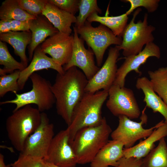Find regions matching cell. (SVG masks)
<instances>
[{
    "mask_svg": "<svg viewBox=\"0 0 167 167\" xmlns=\"http://www.w3.org/2000/svg\"><path fill=\"white\" fill-rule=\"evenodd\" d=\"M88 82L83 72L73 66L64 73H58L52 85L57 113L68 126L71 122L75 108L85 93Z\"/></svg>",
    "mask_w": 167,
    "mask_h": 167,
    "instance_id": "1",
    "label": "cell"
},
{
    "mask_svg": "<svg viewBox=\"0 0 167 167\" xmlns=\"http://www.w3.org/2000/svg\"><path fill=\"white\" fill-rule=\"evenodd\" d=\"M108 96V91L104 90L94 93L85 92L75 108L71 122L66 128L71 144L79 130L101 123L104 118L102 108Z\"/></svg>",
    "mask_w": 167,
    "mask_h": 167,
    "instance_id": "2",
    "label": "cell"
},
{
    "mask_svg": "<svg viewBox=\"0 0 167 167\" xmlns=\"http://www.w3.org/2000/svg\"><path fill=\"white\" fill-rule=\"evenodd\" d=\"M112 131L105 117L99 125L85 127L79 130L71 144L78 164L90 163L109 141Z\"/></svg>",
    "mask_w": 167,
    "mask_h": 167,
    "instance_id": "3",
    "label": "cell"
},
{
    "mask_svg": "<svg viewBox=\"0 0 167 167\" xmlns=\"http://www.w3.org/2000/svg\"><path fill=\"white\" fill-rule=\"evenodd\" d=\"M41 113L30 105L13 111L6 119V129L11 144L21 152L27 138L40 125Z\"/></svg>",
    "mask_w": 167,
    "mask_h": 167,
    "instance_id": "4",
    "label": "cell"
},
{
    "mask_svg": "<svg viewBox=\"0 0 167 167\" xmlns=\"http://www.w3.org/2000/svg\"><path fill=\"white\" fill-rule=\"evenodd\" d=\"M32 83L30 91L23 93H15V98L11 100L0 102L1 105L14 104L16 107L15 111L27 105L35 104L40 112L48 110L55 103V99L51 89L49 81L40 75L34 73L29 78Z\"/></svg>",
    "mask_w": 167,
    "mask_h": 167,
    "instance_id": "5",
    "label": "cell"
},
{
    "mask_svg": "<svg viewBox=\"0 0 167 167\" xmlns=\"http://www.w3.org/2000/svg\"><path fill=\"white\" fill-rule=\"evenodd\" d=\"M141 10L139 8L134 12L131 20L123 31L121 45H116L119 50H122V54L126 57L138 54L142 50L144 45L153 42L154 39L152 32L155 28L148 24L147 13L145 14L143 20L135 22Z\"/></svg>",
    "mask_w": 167,
    "mask_h": 167,
    "instance_id": "6",
    "label": "cell"
},
{
    "mask_svg": "<svg viewBox=\"0 0 167 167\" xmlns=\"http://www.w3.org/2000/svg\"><path fill=\"white\" fill-rule=\"evenodd\" d=\"M75 27L80 37L92 49L96 57L97 65L99 67L101 66L108 48L112 45H120L122 42V37L116 36L109 29L101 24L94 27L87 20L81 27Z\"/></svg>",
    "mask_w": 167,
    "mask_h": 167,
    "instance_id": "7",
    "label": "cell"
},
{
    "mask_svg": "<svg viewBox=\"0 0 167 167\" xmlns=\"http://www.w3.org/2000/svg\"><path fill=\"white\" fill-rule=\"evenodd\" d=\"M145 109L142 111L139 122L133 121L125 116H119L118 125L110 135L112 140L121 142L124 148H128L133 146L138 140L149 136L158 126V123L149 129L143 127V125L148 120Z\"/></svg>",
    "mask_w": 167,
    "mask_h": 167,
    "instance_id": "8",
    "label": "cell"
},
{
    "mask_svg": "<svg viewBox=\"0 0 167 167\" xmlns=\"http://www.w3.org/2000/svg\"><path fill=\"white\" fill-rule=\"evenodd\" d=\"M108 97L106 105L114 116H125L131 119L140 116L139 108L131 89L113 84L108 91Z\"/></svg>",
    "mask_w": 167,
    "mask_h": 167,
    "instance_id": "9",
    "label": "cell"
},
{
    "mask_svg": "<svg viewBox=\"0 0 167 167\" xmlns=\"http://www.w3.org/2000/svg\"><path fill=\"white\" fill-rule=\"evenodd\" d=\"M54 136V124L50 122L45 113H41L40 125L27 138L20 154L44 159Z\"/></svg>",
    "mask_w": 167,
    "mask_h": 167,
    "instance_id": "10",
    "label": "cell"
},
{
    "mask_svg": "<svg viewBox=\"0 0 167 167\" xmlns=\"http://www.w3.org/2000/svg\"><path fill=\"white\" fill-rule=\"evenodd\" d=\"M43 160L60 167H75L78 164L66 129L54 136Z\"/></svg>",
    "mask_w": 167,
    "mask_h": 167,
    "instance_id": "11",
    "label": "cell"
},
{
    "mask_svg": "<svg viewBox=\"0 0 167 167\" xmlns=\"http://www.w3.org/2000/svg\"><path fill=\"white\" fill-rule=\"evenodd\" d=\"M119 51L116 45L110 48L103 65L88 81L85 92L94 93L101 90L108 91L115 80L118 69L117 62L120 55Z\"/></svg>",
    "mask_w": 167,
    "mask_h": 167,
    "instance_id": "12",
    "label": "cell"
},
{
    "mask_svg": "<svg viewBox=\"0 0 167 167\" xmlns=\"http://www.w3.org/2000/svg\"><path fill=\"white\" fill-rule=\"evenodd\" d=\"M73 28V51L68 63L62 67L64 71L75 66L81 70L88 81L91 79L99 70L100 67L95 64L92 51L85 47L84 41L78 36L76 29Z\"/></svg>",
    "mask_w": 167,
    "mask_h": 167,
    "instance_id": "13",
    "label": "cell"
},
{
    "mask_svg": "<svg viewBox=\"0 0 167 167\" xmlns=\"http://www.w3.org/2000/svg\"><path fill=\"white\" fill-rule=\"evenodd\" d=\"M73 35L58 32L49 37L40 45L42 50L49 54L62 66L70 61L72 53Z\"/></svg>",
    "mask_w": 167,
    "mask_h": 167,
    "instance_id": "14",
    "label": "cell"
},
{
    "mask_svg": "<svg viewBox=\"0 0 167 167\" xmlns=\"http://www.w3.org/2000/svg\"><path fill=\"white\" fill-rule=\"evenodd\" d=\"M151 57L158 59L161 57L160 48L153 42L146 45L143 49L138 54L126 57L125 61L118 69L113 84L122 87H124L126 77L132 71H134L139 75H141L142 73L139 70L140 66Z\"/></svg>",
    "mask_w": 167,
    "mask_h": 167,
    "instance_id": "15",
    "label": "cell"
},
{
    "mask_svg": "<svg viewBox=\"0 0 167 167\" xmlns=\"http://www.w3.org/2000/svg\"><path fill=\"white\" fill-rule=\"evenodd\" d=\"M49 69L54 70L60 74L65 71L62 66L47 56L39 45L35 49L30 64L20 71L18 80L20 90L24 89L27 81L32 74L42 70Z\"/></svg>",
    "mask_w": 167,
    "mask_h": 167,
    "instance_id": "16",
    "label": "cell"
},
{
    "mask_svg": "<svg viewBox=\"0 0 167 167\" xmlns=\"http://www.w3.org/2000/svg\"><path fill=\"white\" fill-rule=\"evenodd\" d=\"M30 30L32 33V40L28 46L29 60L31 61L34 51L39 45L59 31L49 20L42 14L33 19L28 21Z\"/></svg>",
    "mask_w": 167,
    "mask_h": 167,
    "instance_id": "17",
    "label": "cell"
},
{
    "mask_svg": "<svg viewBox=\"0 0 167 167\" xmlns=\"http://www.w3.org/2000/svg\"><path fill=\"white\" fill-rule=\"evenodd\" d=\"M158 123V126L144 140L130 148H124L123 157H134L139 159L145 157L154 148L156 142L167 136V124L163 121Z\"/></svg>",
    "mask_w": 167,
    "mask_h": 167,
    "instance_id": "18",
    "label": "cell"
},
{
    "mask_svg": "<svg viewBox=\"0 0 167 167\" xmlns=\"http://www.w3.org/2000/svg\"><path fill=\"white\" fill-rule=\"evenodd\" d=\"M124 146L121 142L109 140L99 151L90 163L91 167H116L123 157Z\"/></svg>",
    "mask_w": 167,
    "mask_h": 167,
    "instance_id": "19",
    "label": "cell"
},
{
    "mask_svg": "<svg viewBox=\"0 0 167 167\" xmlns=\"http://www.w3.org/2000/svg\"><path fill=\"white\" fill-rule=\"evenodd\" d=\"M42 15L45 16L59 32L71 35V27L76 21V17L48 2Z\"/></svg>",
    "mask_w": 167,
    "mask_h": 167,
    "instance_id": "20",
    "label": "cell"
},
{
    "mask_svg": "<svg viewBox=\"0 0 167 167\" xmlns=\"http://www.w3.org/2000/svg\"><path fill=\"white\" fill-rule=\"evenodd\" d=\"M0 40L11 45L13 48L15 54L19 57L20 62L26 67L28 66V59L26 54V49L32 40L30 30L0 33Z\"/></svg>",
    "mask_w": 167,
    "mask_h": 167,
    "instance_id": "21",
    "label": "cell"
},
{
    "mask_svg": "<svg viewBox=\"0 0 167 167\" xmlns=\"http://www.w3.org/2000/svg\"><path fill=\"white\" fill-rule=\"evenodd\" d=\"M136 88L141 89L144 97L143 100L146 107L152 109L155 113L158 112L164 118L167 124V105L153 90L150 80L146 77L138 78L135 85Z\"/></svg>",
    "mask_w": 167,
    "mask_h": 167,
    "instance_id": "22",
    "label": "cell"
},
{
    "mask_svg": "<svg viewBox=\"0 0 167 167\" xmlns=\"http://www.w3.org/2000/svg\"><path fill=\"white\" fill-rule=\"evenodd\" d=\"M128 19L126 13L117 16H100L97 12L92 14L87 20L92 23L93 22L100 23L109 29L117 36L122 37L123 31L126 26Z\"/></svg>",
    "mask_w": 167,
    "mask_h": 167,
    "instance_id": "23",
    "label": "cell"
},
{
    "mask_svg": "<svg viewBox=\"0 0 167 167\" xmlns=\"http://www.w3.org/2000/svg\"><path fill=\"white\" fill-rule=\"evenodd\" d=\"M36 18L24 10L20 6L18 0H5L0 7L1 20L13 19L27 21Z\"/></svg>",
    "mask_w": 167,
    "mask_h": 167,
    "instance_id": "24",
    "label": "cell"
},
{
    "mask_svg": "<svg viewBox=\"0 0 167 167\" xmlns=\"http://www.w3.org/2000/svg\"><path fill=\"white\" fill-rule=\"evenodd\" d=\"M142 167H167V145L165 137L143 159Z\"/></svg>",
    "mask_w": 167,
    "mask_h": 167,
    "instance_id": "25",
    "label": "cell"
},
{
    "mask_svg": "<svg viewBox=\"0 0 167 167\" xmlns=\"http://www.w3.org/2000/svg\"><path fill=\"white\" fill-rule=\"evenodd\" d=\"M148 74L153 90L167 105V67L149 71Z\"/></svg>",
    "mask_w": 167,
    "mask_h": 167,
    "instance_id": "26",
    "label": "cell"
},
{
    "mask_svg": "<svg viewBox=\"0 0 167 167\" xmlns=\"http://www.w3.org/2000/svg\"><path fill=\"white\" fill-rule=\"evenodd\" d=\"M0 64L4 67L0 69V75L11 73L15 70L21 71L26 67L16 60L10 53L5 42L0 41Z\"/></svg>",
    "mask_w": 167,
    "mask_h": 167,
    "instance_id": "27",
    "label": "cell"
},
{
    "mask_svg": "<svg viewBox=\"0 0 167 167\" xmlns=\"http://www.w3.org/2000/svg\"><path fill=\"white\" fill-rule=\"evenodd\" d=\"M79 13L76 17L74 26L79 28L84 25L88 18L92 13L101 14L102 10L98 6L96 0H80Z\"/></svg>",
    "mask_w": 167,
    "mask_h": 167,
    "instance_id": "28",
    "label": "cell"
},
{
    "mask_svg": "<svg viewBox=\"0 0 167 167\" xmlns=\"http://www.w3.org/2000/svg\"><path fill=\"white\" fill-rule=\"evenodd\" d=\"M20 71L17 70L9 74L0 75V97H3L9 92L15 93L20 90L18 83Z\"/></svg>",
    "mask_w": 167,
    "mask_h": 167,
    "instance_id": "29",
    "label": "cell"
},
{
    "mask_svg": "<svg viewBox=\"0 0 167 167\" xmlns=\"http://www.w3.org/2000/svg\"><path fill=\"white\" fill-rule=\"evenodd\" d=\"M21 7L30 15L37 17L42 14L48 0H18Z\"/></svg>",
    "mask_w": 167,
    "mask_h": 167,
    "instance_id": "30",
    "label": "cell"
},
{
    "mask_svg": "<svg viewBox=\"0 0 167 167\" xmlns=\"http://www.w3.org/2000/svg\"><path fill=\"white\" fill-rule=\"evenodd\" d=\"M29 30L28 21H21L13 19L0 21V33Z\"/></svg>",
    "mask_w": 167,
    "mask_h": 167,
    "instance_id": "31",
    "label": "cell"
},
{
    "mask_svg": "<svg viewBox=\"0 0 167 167\" xmlns=\"http://www.w3.org/2000/svg\"><path fill=\"white\" fill-rule=\"evenodd\" d=\"M121 1L128 2L130 4L129 9L126 12L128 15L135 9L139 7H144L149 13L153 12L157 9L160 2L159 0H125Z\"/></svg>",
    "mask_w": 167,
    "mask_h": 167,
    "instance_id": "32",
    "label": "cell"
},
{
    "mask_svg": "<svg viewBox=\"0 0 167 167\" xmlns=\"http://www.w3.org/2000/svg\"><path fill=\"white\" fill-rule=\"evenodd\" d=\"M60 9L75 15L79 10L80 0H48Z\"/></svg>",
    "mask_w": 167,
    "mask_h": 167,
    "instance_id": "33",
    "label": "cell"
},
{
    "mask_svg": "<svg viewBox=\"0 0 167 167\" xmlns=\"http://www.w3.org/2000/svg\"><path fill=\"white\" fill-rule=\"evenodd\" d=\"M43 159L20 154L17 159L11 164V167H43Z\"/></svg>",
    "mask_w": 167,
    "mask_h": 167,
    "instance_id": "34",
    "label": "cell"
},
{
    "mask_svg": "<svg viewBox=\"0 0 167 167\" xmlns=\"http://www.w3.org/2000/svg\"><path fill=\"white\" fill-rule=\"evenodd\" d=\"M143 159L123 157L119 161L118 165L115 167H142Z\"/></svg>",
    "mask_w": 167,
    "mask_h": 167,
    "instance_id": "35",
    "label": "cell"
},
{
    "mask_svg": "<svg viewBox=\"0 0 167 167\" xmlns=\"http://www.w3.org/2000/svg\"><path fill=\"white\" fill-rule=\"evenodd\" d=\"M0 167H11V164L6 165L4 162V155L2 153H0Z\"/></svg>",
    "mask_w": 167,
    "mask_h": 167,
    "instance_id": "36",
    "label": "cell"
},
{
    "mask_svg": "<svg viewBox=\"0 0 167 167\" xmlns=\"http://www.w3.org/2000/svg\"><path fill=\"white\" fill-rule=\"evenodd\" d=\"M42 163L43 167H60L52 163L47 162L43 159Z\"/></svg>",
    "mask_w": 167,
    "mask_h": 167,
    "instance_id": "37",
    "label": "cell"
}]
</instances>
